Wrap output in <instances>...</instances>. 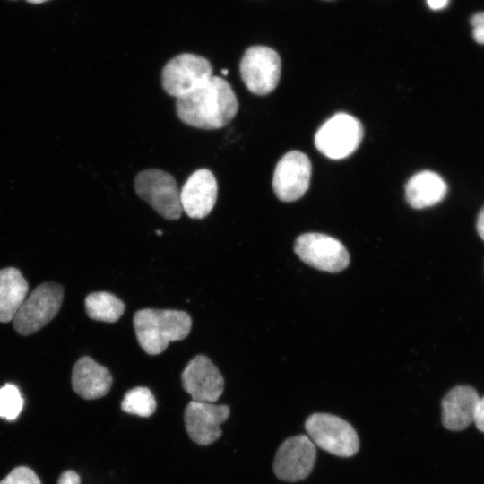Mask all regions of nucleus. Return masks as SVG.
Instances as JSON below:
<instances>
[{
    "label": "nucleus",
    "mask_w": 484,
    "mask_h": 484,
    "mask_svg": "<svg viewBox=\"0 0 484 484\" xmlns=\"http://www.w3.org/2000/svg\"><path fill=\"white\" fill-rule=\"evenodd\" d=\"M177 114L185 124L205 130L227 125L238 109L237 97L229 83L218 76L177 98Z\"/></svg>",
    "instance_id": "obj_1"
},
{
    "label": "nucleus",
    "mask_w": 484,
    "mask_h": 484,
    "mask_svg": "<svg viewBox=\"0 0 484 484\" xmlns=\"http://www.w3.org/2000/svg\"><path fill=\"white\" fill-rule=\"evenodd\" d=\"M135 335L141 348L150 355L163 352L170 341L186 338L192 326L184 311L145 308L134 315Z\"/></svg>",
    "instance_id": "obj_2"
},
{
    "label": "nucleus",
    "mask_w": 484,
    "mask_h": 484,
    "mask_svg": "<svg viewBox=\"0 0 484 484\" xmlns=\"http://www.w3.org/2000/svg\"><path fill=\"white\" fill-rule=\"evenodd\" d=\"M64 298L61 285L45 282L25 298L13 321L22 335L32 334L48 324L58 313Z\"/></svg>",
    "instance_id": "obj_3"
},
{
    "label": "nucleus",
    "mask_w": 484,
    "mask_h": 484,
    "mask_svg": "<svg viewBox=\"0 0 484 484\" xmlns=\"http://www.w3.org/2000/svg\"><path fill=\"white\" fill-rule=\"evenodd\" d=\"M311 441L328 453L350 457L359 448V439L353 427L335 415L315 413L305 422Z\"/></svg>",
    "instance_id": "obj_4"
},
{
    "label": "nucleus",
    "mask_w": 484,
    "mask_h": 484,
    "mask_svg": "<svg viewBox=\"0 0 484 484\" xmlns=\"http://www.w3.org/2000/svg\"><path fill=\"white\" fill-rule=\"evenodd\" d=\"M135 192L160 215L167 220H177L183 212L180 192L175 178L160 169H146L134 180Z\"/></svg>",
    "instance_id": "obj_5"
},
{
    "label": "nucleus",
    "mask_w": 484,
    "mask_h": 484,
    "mask_svg": "<svg viewBox=\"0 0 484 484\" xmlns=\"http://www.w3.org/2000/svg\"><path fill=\"white\" fill-rule=\"evenodd\" d=\"M363 133V126L356 117L346 113H338L317 130L315 144L324 156L341 160L358 149Z\"/></svg>",
    "instance_id": "obj_6"
},
{
    "label": "nucleus",
    "mask_w": 484,
    "mask_h": 484,
    "mask_svg": "<svg viewBox=\"0 0 484 484\" xmlns=\"http://www.w3.org/2000/svg\"><path fill=\"white\" fill-rule=\"evenodd\" d=\"M212 76L211 63L204 57L189 53L169 60L161 73L164 91L179 98L198 88Z\"/></svg>",
    "instance_id": "obj_7"
},
{
    "label": "nucleus",
    "mask_w": 484,
    "mask_h": 484,
    "mask_svg": "<svg viewBox=\"0 0 484 484\" xmlns=\"http://www.w3.org/2000/svg\"><path fill=\"white\" fill-rule=\"evenodd\" d=\"M294 251L307 264L329 272L345 269L349 253L338 239L322 233H305L297 238Z\"/></svg>",
    "instance_id": "obj_8"
},
{
    "label": "nucleus",
    "mask_w": 484,
    "mask_h": 484,
    "mask_svg": "<svg viewBox=\"0 0 484 484\" xmlns=\"http://www.w3.org/2000/svg\"><path fill=\"white\" fill-rule=\"evenodd\" d=\"M281 58L265 46L246 49L240 62V74L246 88L255 95H266L277 86L281 76Z\"/></svg>",
    "instance_id": "obj_9"
},
{
    "label": "nucleus",
    "mask_w": 484,
    "mask_h": 484,
    "mask_svg": "<svg viewBox=\"0 0 484 484\" xmlns=\"http://www.w3.org/2000/svg\"><path fill=\"white\" fill-rule=\"evenodd\" d=\"M315 459V444L307 436H291L278 448L273 461V471L281 480L298 481L311 473Z\"/></svg>",
    "instance_id": "obj_10"
},
{
    "label": "nucleus",
    "mask_w": 484,
    "mask_h": 484,
    "mask_svg": "<svg viewBox=\"0 0 484 484\" xmlns=\"http://www.w3.org/2000/svg\"><path fill=\"white\" fill-rule=\"evenodd\" d=\"M312 166L308 157L298 151L287 152L277 163L272 186L283 202H293L304 195L309 186Z\"/></svg>",
    "instance_id": "obj_11"
},
{
    "label": "nucleus",
    "mask_w": 484,
    "mask_h": 484,
    "mask_svg": "<svg viewBox=\"0 0 484 484\" xmlns=\"http://www.w3.org/2000/svg\"><path fill=\"white\" fill-rule=\"evenodd\" d=\"M229 416L227 405L191 401L184 413L186 430L194 443L208 445L221 436L220 425Z\"/></svg>",
    "instance_id": "obj_12"
},
{
    "label": "nucleus",
    "mask_w": 484,
    "mask_h": 484,
    "mask_svg": "<svg viewBox=\"0 0 484 484\" xmlns=\"http://www.w3.org/2000/svg\"><path fill=\"white\" fill-rule=\"evenodd\" d=\"M181 379L183 388L192 396V401L214 402L223 393V376L204 355H197L189 361Z\"/></svg>",
    "instance_id": "obj_13"
},
{
    "label": "nucleus",
    "mask_w": 484,
    "mask_h": 484,
    "mask_svg": "<svg viewBox=\"0 0 484 484\" xmlns=\"http://www.w3.org/2000/svg\"><path fill=\"white\" fill-rule=\"evenodd\" d=\"M218 186L212 171L200 169L186 181L180 191L182 210L193 219H203L213 209Z\"/></svg>",
    "instance_id": "obj_14"
},
{
    "label": "nucleus",
    "mask_w": 484,
    "mask_h": 484,
    "mask_svg": "<svg viewBox=\"0 0 484 484\" xmlns=\"http://www.w3.org/2000/svg\"><path fill=\"white\" fill-rule=\"evenodd\" d=\"M480 396L469 385H458L448 392L442 401V423L452 431H461L474 422Z\"/></svg>",
    "instance_id": "obj_15"
},
{
    "label": "nucleus",
    "mask_w": 484,
    "mask_h": 484,
    "mask_svg": "<svg viewBox=\"0 0 484 484\" xmlns=\"http://www.w3.org/2000/svg\"><path fill=\"white\" fill-rule=\"evenodd\" d=\"M112 385L109 370L98 364L91 357L77 360L73 368L72 386L82 398L93 400L105 396Z\"/></svg>",
    "instance_id": "obj_16"
},
{
    "label": "nucleus",
    "mask_w": 484,
    "mask_h": 484,
    "mask_svg": "<svg viewBox=\"0 0 484 484\" xmlns=\"http://www.w3.org/2000/svg\"><path fill=\"white\" fill-rule=\"evenodd\" d=\"M446 192L445 180L437 173L429 170L413 175L405 186L406 200L414 209H423L440 203Z\"/></svg>",
    "instance_id": "obj_17"
},
{
    "label": "nucleus",
    "mask_w": 484,
    "mask_h": 484,
    "mask_svg": "<svg viewBox=\"0 0 484 484\" xmlns=\"http://www.w3.org/2000/svg\"><path fill=\"white\" fill-rule=\"evenodd\" d=\"M29 286L21 272L13 267L0 270V322L13 319L27 297Z\"/></svg>",
    "instance_id": "obj_18"
},
{
    "label": "nucleus",
    "mask_w": 484,
    "mask_h": 484,
    "mask_svg": "<svg viewBox=\"0 0 484 484\" xmlns=\"http://www.w3.org/2000/svg\"><path fill=\"white\" fill-rule=\"evenodd\" d=\"M85 309L88 316L93 320L113 323L124 314L125 305L115 295L98 291L85 298Z\"/></svg>",
    "instance_id": "obj_19"
},
{
    "label": "nucleus",
    "mask_w": 484,
    "mask_h": 484,
    "mask_svg": "<svg viewBox=\"0 0 484 484\" xmlns=\"http://www.w3.org/2000/svg\"><path fill=\"white\" fill-rule=\"evenodd\" d=\"M155 398L147 387L138 386L129 390L121 402V409L129 414L150 417L156 410Z\"/></svg>",
    "instance_id": "obj_20"
},
{
    "label": "nucleus",
    "mask_w": 484,
    "mask_h": 484,
    "mask_svg": "<svg viewBox=\"0 0 484 484\" xmlns=\"http://www.w3.org/2000/svg\"><path fill=\"white\" fill-rule=\"evenodd\" d=\"M23 407V398L18 387L6 384L0 388V418L14 420Z\"/></svg>",
    "instance_id": "obj_21"
},
{
    "label": "nucleus",
    "mask_w": 484,
    "mask_h": 484,
    "mask_svg": "<svg viewBox=\"0 0 484 484\" xmlns=\"http://www.w3.org/2000/svg\"><path fill=\"white\" fill-rule=\"evenodd\" d=\"M0 484H41V481L30 468L19 466L2 480Z\"/></svg>",
    "instance_id": "obj_22"
},
{
    "label": "nucleus",
    "mask_w": 484,
    "mask_h": 484,
    "mask_svg": "<svg viewBox=\"0 0 484 484\" xmlns=\"http://www.w3.org/2000/svg\"><path fill=\"white\" fill-rule=\"evenodd\" d=\"M471 25L475 41L484 44V12L474 14L471 19Z\"/></svg>",
    "instance_id": "obj_23"
},
{
    "label": "nucleus",
    "mask_w": 484,
    "mask_h": 484,
    "mask_svg": "<svg viewBox=\"0 0 484 484\" xmlns=\"http://www.w3.org/2000/svg\"><path fill=\"white\" fill-rule=\"evenodd\" d=\"M474 423L479 430L484 432V396L479 400L474 416Z\"/></svg>",
    "instance_id": "obj_24"
},
{
    "label": "nucleus",
    "mask_w": 484,
    "mask_h": 484,
    "mask_svg": "<svg viewBox=\"0 0 484 484\" xmlns=\"http://www.w3.org/2000/svg\"><path fill=\"white\" fill-rule=\"evenodd\" d=\"M57 484H81V479L75 471H65L60 475Z\"/></svg>",
    "instance_id": "obj_25"
},
{
    "label": "nucleus",
    "mask_w": 484,
    "mask_h": 484,
    "mask_svg": "<svg viewBox=\"0 0 484 484\" xmlns=\"http://www.w3.org/2000/svg\"><path fill=\"white\" fill-rule=\"evenodd\" d=\"M477 231L484 240V207L480 210L477 218Z\"/></svg>",
    "instance_id": "obj_26"
},
{
    "label": "nucleus",
    "mask_w": 484,
    "mask_h": 484,
    "mask_svg": "<svg viewBox=\"0 0 484 484\" xmlns=\"http://www.w3.org/2000/svg\"><path fill=\"white\" fill-rule=\"evenodd\" d=\"M449 0H427L428 5L433 10H441L445 8Z\"/></svg>",
    "instance_id": "obj_27"
},
{
    "label": "nucleus",
    "mask_w": 484,
    "mask_h": 484,
    "mask_svg": "<svg viewBox=\"0 0 484 484\" xmlns=\"http://www.w3.org/2000/svg\"><path fill=\"white\" fill-rule=\"evenodd\" d=\"M27 2L29 3H31V4H41V3H45L47 1H49V0H26Z\"/></svg>",
    "instance_id": "obj_28"
},
{
    "label": "nucleus",
    "mask_w": 484,
    "mask_h": 484,
    "mask_svg": "<svg viewBox=\"0 0 484 484\" xmlns=\"http://www.w3.org/2000/svg\"><path fill=\"white\" fill-rule=\"evenodd\" d=\"M222 73H223V74H227L228 71H227V70H223Z\"/></svg>",
    "instance_id": "obj_29"
},
{
    "label": "nucleus",
    "mask_w": 484,
    "mask_h": 484,
    "mask_svg": "<svg viewBox=\"0 0 484 484\" xmlns=\"http://www.w3.org/2000/svg\"><path fill=\"white\" fill-rule=\"evenodd\" d=\"M157 234H158V235H161V231H160V230L157 231Z\"/></svg>",
    "instance_id": "obj_30"
}]
</instances>
